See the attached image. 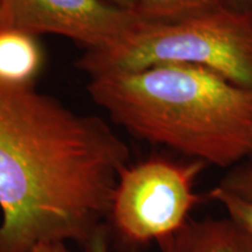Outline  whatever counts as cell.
Instances as JSON below:
<instances>
[{"instance_id": "1", "label": "cell", "mask_w": 252, "mask_h": 252, "mask_svg": "<svg viewBox=\"0 0 252 252\" xmlns=\"http://www.w3.org/2000/svg\"><path fill=\"white\" fill-rule=\"evenodd\" d=\"M128 161V146L98 116L0 81V252L50 241L87 247Z\"/></svg>"}, {"instance_id": "2", "label": "cell", "mask_w": 252, "mask_h": 252, "mask_svg": "<svg viewBox=\"0 0 252 252\" xmlns=\"http://www.w3.org/2000/svg\"><path fill=\"white\" fill-rule=\"evenodd\" d=\"M91 98L134 137L207 165L252 156V89L187 63L91 75Z\"/></svg>"}, {"instance_id": "3", "label": "cell", "mask_w": 252, "mask_h": 252, "mask_svg": "<svg viewBox=\"0 0 252 252\" xmlns=\"http://www.w3.org/2000/svg\"><path fill=\"white\" fill-rule=\"evenodd\" d=\"M187 63L252 89V12L217 6L174 21H141L117 46L88 50L77 61L87 74Z\"/></svg>"}, {"instance_id": "4", "label": "cell", "mask_w": 252, "mask_h": 252, "mask_svg": "<svg viewBox=\"0 0 252 252\" xmlns=\"http://www.w3.org/2000/svg\"><path fill=\"white\" fill-rule=\"evenodd\" d=\"M207 163L152 157L119 173L108 219L132 247L159 242L180 229L201 196L195 184Z\"/></svg>"}, {"instance_id": "5", "label": "cell", "mask_w": 252, "mask_h": 252, "mask_svg": "<svg viewBox=\"0 0 252 252\" xmlns=\"http://www.w3.org/2000/svg\"><path fill=\"white\" fill-rule=\"evenodd\" d=\"M5 21L7 28L33 36L53 34L87 50H105L124 41L143 19L109 0H5Z\"/></svg>"}, {"instance_id": "6", "label": "cell", "mask_w": 252, "mask_h": 252, "mask_svg": "<svg viewBox=\"0 0 252 252\" xmlns=\"http://www.w3.org/2000/svg\"><path fill=\"white\" fill-rule=\"evenodd\" d=\"M158 245L160 252H251L247 234L229 217L189 219Z\"/></svg>"}, {"instance_id": "7", "label": "cell", "mask_w": 252, "mask_h": 252, "mask_svg": "<svg viewBox=\"0 0 252 252\" xmlns=\"http://www.w3.org/2000/svg\"><path fill=\"white\" fill-rule=\"evenodd\" d=\"M42 63V49L36 36L14 28L0 31V81L34 86Z\"/></svg>"}, {"instance_id": "8", "label": "cell", "mask_w": 252, "mask_h": 252, "mask_svg": "<svg viewBox=\"0 0 252 252\" xmlns=\"http://www.w3.org/2000/svg\"><path fill=\"white\" fill-rule=\"evenodd\" d=\"M212 6L208 0H137L135 12L144 21H174Z\"/></svg>"}, {"instance_id": "9", "label": "cell", "mask_w": 252, "mask_h": 252, "mask_svg": "<svg viewBox=\"0 0 252 252\" xmlns=\"http://www.w3.org/2000/svg\"><path fill=\"white\" fill-rule=\"evenodd\" d=\"M207 196L225 208L226 213L229 214V219L234 220L247 234L252 252V201L226 190L219 185L210 189Z\"/></svg>"}, {"instance_id": "10", "label": "cell", "mask_w": 252, "mask_h": 252, "mask_svg": "<svg viewBox=\"0 0 252 252\" xmlns=\"http://www.w3.org/2000/svg\"><path fill=\"white\" fill-rule=\"evenodd\" d=\"M219 186L252 201V162L234 167Z\"/></svg>"}, {"instance_id": "11", "label": "cell", "mask_w": 252, "mask_h": 252, "mask_svg": "<svg viewBox=\"0 0 252 252\" xmlns=\"http://www.w3.org/2000/svg\"><path fill=\"white\" fill-rule=\"evenodd\" d=\"M86 248L88 252H109L108 229L105 225L97 230V232L93 236Z\"/></svg>"}, {"instance_id": "12", "label": "cell", "mask_w": 252, "mask_h": 252, "mask_svg": "<svg viewBox=\"0 0 252 252\" xmlns=\"http://www.w3.org/2000/svg\"><path fill=\"white\" fill-rule=\"evenodd\" d=\"M209 4L237 12H252V0H208Z\"/></svg>"}, {"instance_id": "13", "label": "cell", "mask_w": 252, "mask_h": 252, "mask_svg": "<svg viewBox=\"0 0 252 252\" xmlns=\"http://www.w3.org/2000/svg\"><path fill=\"white\" fill-rule=\"evenodd\" d=\"M28 252H71L67 247L65 242L60 241H50L42 242V243L36 244L35 247L32 248Z\"/></svg>"}, {"instance_id": "14", "label": "cell", "mask_w": 252, "mask_h": 252, "mask_svg": "<svg viewBox=\"0 0 252 252\" xmlns=\"http://www.w3.org/2000/svg\"><path fill=\"white\" fill-rule=\"evenodd\" d=\"M109 1L119 6V7L131 9V11H135V8H137V0H109Z\"/></svg>"}, {"instance_id": "15", "label": "cell", "mask_w": 252, "mask_h": 252, "mask_svg": "<svg viewBox=\"0 0 252 252\" xmlns=\"http://www.w3.org/2000/svg\"><path fill=\"white\" fill-rule=\"evenodd\" d=\"M5 28H7L5 21V0H0V31Z\"/></svg>"}, {"instance_id": "16", "label": "cell", "mask_w": 252, "mask_h": 252, "mask_svg": "<svg viewBox=\"0 0 252 252\" xmlns=\"http://www.w3.org/2000/svg\"><path fill=\"white\" fill-rule=\"evenodd\" d=\"M251 157H252V156H251Z\"/></svg>"}]
</instances>
